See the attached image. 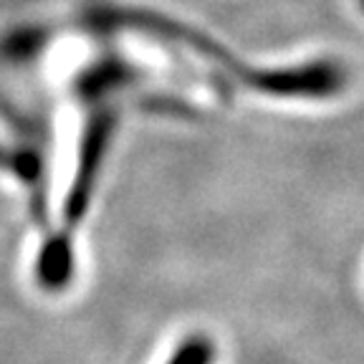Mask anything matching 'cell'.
I'll return each instance as SVG.
<instances>
[{
	"label": "cell",
	"instance_id": "cell-1",
	"mask_svg": "<svg viewBox=\"0 0 364 364\" xmlns=\"http://www.w3.org/2000/svg\"><path fill=\"white\" fill-rule=\"evenodd\" d=\"M213 359V347L208 339H190L185 347H180V352L172 357L170 364H210Z\"/></svg>",
	"mask_w": 364,
	"mask_h": 364
},
{
	"label": "cell",
	"instance_id": "cell-2",
	"mask_svg": "<svg viewBox=\"0 0 364 364\" xmlns=\"http://www.w3.org/2000/svg\"><path fill=\"white\" fill-rule=\"evenodd\" d=\"M362 3H364V0H362Z\"/></svg>",
	"mask_w": 364,
	"mask_h": 364
}]
</instances>
